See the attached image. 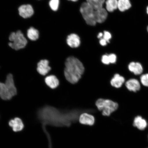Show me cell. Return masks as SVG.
<instances>
[{
  "instance_id": "cell-1",
  "label": "cell",
  "mask_w": 148,
  "mask_h": 148,
  "mask_svg": "<svg viewBox=\"0 0 148 148\" xmlns=\"http://www.w3.org/2000/svg\"><path fill=\"white\" fill-rule=\"evenodd\" d=\"M85 68L78 59L70 56L65 62L64 75L68 82L74 84L78 82L84 73Z\"/></svg>"
},
{
  "instance_id": "cell-2",
  "label": "cell",
  "mask_w": 148,
  "mask_h": 148,
  "mask_svg": "<svg viewBox=\"0 0 148 148\" xmlns=\"http://www.w3.org/2000/svg\"><path fill=\"white\" fill-rule=\"evenodd\" d=\"M17 94L13 76L12 74L7 75L5 83L0 82V97L3 100H9Z\"/></svg>"
},
{
  "instance_id": "cell-3",
  "label": "cell",
  "mask_w": 148,
  "mask_h": 148,
  "mask_svg": "<svg viewBox=\"0 0 148 148\" xmlns=\"http://www.w3.org/2000/svg\"><path fill=\"white\" fill-rule=\"evenodd\" d=\"M95 105L98 110L102 112V114L109 116L117 110L119 105L112 100L100 98L96 101Z\"/></svg>"
},
{
  "instance_id": "cell-4",
  "label": "cell",
  "mask_w": 148,
  "mask_h": 148,
  "mask_svg": "<svg viewBox=\"0 0 148 148\" xmlns=\"http://www.w3.org/2000/svg\"><path fill=\"white\" fill-rule=\"evenodd\" d=\"M11 41L8 45L15 50H18L25 48L27 44V40L21 31L18 30L16 32H12L9 36Z\"/></svg>"
},
{
  "instance_id": "cell-5",
  "label": "cell",
  "mask_w": 148,
  "mask_h": 148,
  "mask_svg": "<svg viewBox=\"0 0 148 148\" xmlns=\"http://www.w3.org/2000/svg\"><path fill=\"white\" fill-rule=\"evenodd\" d=\"M80 12L83 17L88 25H95L96 22L95 18V10L87 2L81 5Z\"/></svg>"
},
{
  "instance_id": "cell-6",
  "label": "cell",
  "mask_w": 148,
  "mask_h": 148,
  "mask_svg": "<svg viewBox=\"0 0 148 148\" xmlns=\"http://www.w3.org/2000/svg\"><path fill=\"white\" fill-rule=\"evenodd\" d=\"M18 11L20 15L24 18H30L34 13L32 5L29 4L21 5L18 8Z\"/></svg>"
},
{
  "instance_id": "cell-7",
  "label": "cell",
  "mask_w": 148,
  "mask_h": 148,
  "mask_svg": "<svg viewBox=\"0 0 148 148\" xmlns=\"http://www.w3.org/2000/svg\"><path fill=\"white\" fill-rule=\"evenodd\" d=\"M49 64V61L47 60H40L37 64V70L38 73L42 75H47L51 70Z\"/></svg>"
},
{
  "instance_id": "cell-8",
  "label": "cell",
  "mask_w": 148,
  "mask_h": 148,
  "mask_svg": "<svg viewBox=\"0 0 148 148\" xmlns=\"http://www.w3.org/2000/svg\"><path fill=\"white\" fill-rule=\"evenodd\" d=\"M79 121L81 124L91 126L95 123V119L93 116L85 112L79 116Z\"/></svg>"
},
{
  "instance_id": "cell-9",
  "label": "cell",
  "mask_w": 148,
  "mask_h": 148,
  "mask_svg": "<svg viewBox=\"0 0 148 148\" xmlns=\"http://www.w3.org/2000/svg\"><path fill=\"white\" fill-rule=\"evenodd\" d=\"M108 12L106 9L103 8L95 10V18L96 23H101L107 19Z\"/></svg>"
},
{
  "instance_id": "cell-10",
  "label": "cell",
  "mask_w": 148,
  "mask_h": 148,
  "mask_svg": "<svg viewBox=\"0 0 148 148\" xmlns=\"http://www.w3.org/2000/svg\"><path fill=\"white\" fill-rule=\"evenodd\" d=\"M66 42L68 45L72 48L78 47L80 44V38L78 35L73 33L68 36Z\"/></svg>"
},
{
  "instance_id": "cell-11",
  "label": "cell",
  "mask_w": 148,
  "mask_h": 148,
  "mask_svg": "<svg viewBox=\"0 0 148 148\" xmlns=\"http://www.w3.org/2000/svg\"><path fill=\"white\" fill-rule=\"evenodd\" d=\"M9 125L12 127L13 130L16 132L22 131L24 127L23 121L20 118L17 117L11 119L9 122Z\"/></svg>"
},
{
  "instance_id": "cell-12",
  "label": "cell",
  "mask_w": 148,
  "mask_h": 148,
  "mask_svg": "<svg viewBox=\"0 0 148 148\" xmlns=\"http://www.w3.org/2000/svg\"><path fill=\"white\" fill-rule=\"evenodd\" d=\"M126 87L130 91L136 92L140 89V85L139 81L135 79H129L125 82Z\"/></svg>"
},
{
  "instance_id": "cell-13",
  "label": "cell",
  "mask_w": 148,
  "mask_h": 148,
  "mask_svg": "<svg viewBox=\"0 0 148 148\" xmlns=\"http://www.w3.org/2000/svg\"><path fill=\"white\" fill-rule=\"evenodd\" d=\"M125 81L124 77L120 75L119 74L116 73L111 79L110 83L111 86L118 88L121 87Z\"/></svg>"
},
{
  "instance_id": "cell-14",
  "label": "cell",
  "mask_w": 148,
  "mask_h": 148,
  "mask_svg": "<svg viewBox=\"0 0 148 148\" xmlns=\"http://www.w3.org/2000/svg\"><path fill=\"white\" fill-rule=\"evenodd\" d=\"M128 68L130 71L136 75H141L143 70L142 65L138 62H131L128 65Z\"/></svg>"
},
{
  "instance_id": "cell-15",
  "label": "cell",
  "mask_w": 148,
  "mask_h": 148,
  "mask_svg": "<svg viewBox=\"0 0 148 148\" xmlns=\"http://www.w3.org/2000/svg\"><path fill=\"white\" fill-rule=\"evenodd\" d=\"M46 85L51 89H55L59 86L60 81L56 76L51 75L48 76L45 79Z\"/></svg>"
},
{
  "instance_id": "cell-16",
  "label": "cell",
  "mask_w": 148,
  "mask_h": 148,
  "mask_svg": "<svg viewBox=\"0 0 148 148\" xmlns=\"http://www.w3.org/2000/svg\"><path fill=\"white\" fill-rule=\"evenodd\" d=\"M134 126L140 130H143L145 129L147 126V123L145 119H143L141 116H136L134 120Z\"/></svg>"
},
{
  "instance_id": "cell-17",
  "label": "cell",
  "mask_w": 148,
  "mask_h": 148,
  "mask_svg": "<svg viewBox=\"0 0 148 148\" xmlns=\"http://www.w3.org/2000/svg\"><path fill=\"white\" fill-rule=\"evenodd\" d=\"M131 4L130 0H118V8L121 12H125L131 8Z\"/></svg>"
},
{
  "instance_id": "cell-18",
  "label": "cell",
  "mask_w": 148,
  "mask_h": 148,
  "mask_svg": "<svg viewBox=\"0 0 148 148\" xmlns=\"http://www.w3.org/2000/svg\"><path fill=\"white\" fill-rule=\"evenodd\" d=\"M105 3L107 12H112L118 8V0H107Z\"/></svg>"
},
{
  "instance_id": "cell-19",
  "label": "cell",
  "mask_w": 148,
  "mask_h": 148,
  "mask_svg": "<svg viewBox=\"0 0 148 148\" xmlns=\"http://www.w3.org/2000/svg\"><path fill=\"white\" fill-rule=\"evenodd\" d=\"M86 2L90 5L94 10L103 8L105 0H86Z\"/></svg>"
},
{
  "instance_id": "cell-20",
  "label": "cell",
  "mask_w": 148,
  "mask_h": 148,
  "mask_svg": "<svg viewBox=\"0 0 148 148\" xmlns=\"http://www.w3.org/2000/svg\"><path fill=\"white\" fill-rule=\"evenodd\" d=\"M27 34L28 38L31 40H36L38 38V31L33 27H31L28 29Z\"/></svg>"
},
{
  "instance_id": "cell-21",
  "label": "cell",
  "mask_w": 148,
  "mask_h": 148,
  "mask_svg": "<svg viewBox=\"0 0 148 148\" xmlns=\"http://www.w3.org/2000/svg\"><path fill=\"white\" fill-rule=\"evenodd\" d=\"M60 0H51L49 2V5L53 11H56L58 10Z\"/></svg>"
},
{
  "instance_id": "cell-22",
  "label": "cell",
  "mask_w": 148,
  "mask_h": 148,
  "mask_svg": "<svg viewBox=\"0 0 148 148\" xmlns=\"http://www.w3.org/2000/svg\"><path fill=\"white\" fill-rule=\"evenodd\" d=\"M140 81L144 86L148 87V73L142 75L140 77Z\"/></svg>"
},
{
  "instance_id": "cell-23",
  "label": "cell",
  "mask_w": 148,
  "mask_h": 148,
  "mask_svg": "<svg viewBox=\"0 0 148 148\" xmlns=\"http://www.w3.org/2000/svg\"><path fill=\"white\" fill-rule=\"evenodd\" d=\"M102 38L106 40L107 43H109L110 42V40L112 38V35H111L110 33L108 31H105L103 33V36Z\"/></svg>"
},
{
  "instance_id": "cell-24",
  "label": "cell",
  "mask_w": 148,
  "mask_h": 148,
  "mask_svg": "<svg viewBox=\"0 0 148 148\" xmlns=\"http://www.w3.org/2000/svg\"><path fill=\"white\" fill-rule=\"evenodd\" d=\"M101 61L102 63L105 65H108L110 64L108 55H103L102 56Z\"/></svg>"
},
{
  "instance_id": "cell-25",
  "label": "cell",
  "mask_w": 148,
  "mask_h": 148,
  "mask_svg": "<svg viewBox=\"0 0 148 148\" xmlns=\"http://www.w3.org/2000/svg\"><path fill=\"white\" fill-rule=\"evenodd\" d=\"M109 60L110 64H114L116 62L117 57L116 55L114 53H111V54L108 55Z\"/></svg>"
},
{
  "instance_id": "cell-26",
  "label": "cell",
  "mask_w": 148,
  "mask_h": 148,
  "mask_svg": "<svg viewBox=\"0 0 148 148\" xmlns=\"http://www.w3.org/2000/svg\"><path fill=\"white\" fill-rule=\"evenodd\" d=\"M99 43L101 46H105L107 45V42L104 39L101 38L99 40Z\"/></svg>"
},
{
  "instance_id": "cell-27",
  "label": "cell",
  "mask_w": 148,
  "mask_h": 148,
  "mask_svg": "<svg viewBox=\"0 0 148 148\" xmlns=\"http://www.w3.org/2000/svg\"><path fill=\"white\" fill-rule=\"evenodd\" d=\"M103 34L102 33L100 32L98 34L97 36V38H103Z\"/></svg>"
},
{
  "instance_id": "cell-28",
  "label": "cell",
  "mask_w": 148,
  "mask_h": 148,
  "mask_svg": "<svg viewBox=\"0 0 148 148\" xmlns=\"http://www.w3.org/2000/svg\"><path fill=\"white\" fill-rule=\"evenodd\" d=\"M68 1H71L73 2H76L78 0H68Z\"/></svg>"
},
{
  "instance_id": "cell-29",
  "label": "cell",
  "mask_w": 148,
  "mask_h": 148,
  "mask_svg": "<svg viewBox=\"0 0 148 148\" xmlns=\"http://www.w3.org/2000/svg\"><path fill=\"white\" fill-rule=\"evenodd\" d=\"M147 14H148V6L147 7Z\"/></svg>"
},
{
  "instance_id": "cell-30",
  "label": "cell",
  "mask_w": 148,
  "mask_h": 148,
  "mask_svg": "<svg viewBox=\"0 0 148 148\" xmlns=\"http://www.w3.org/2000/svg\"><path fill=\"white\" fill-rule=\"evenodd\" d=\"M147 32H148V26L147 27Z\"/></svg>"
}]
</instances>
